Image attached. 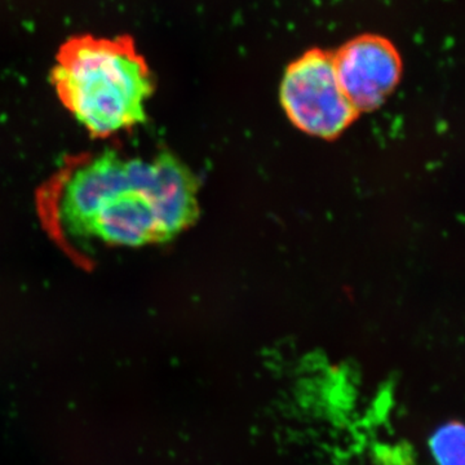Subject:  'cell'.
<instances>
[{"label": "cell", "instance_id": "6da1fadb", "mask_svg": "<svg viewBox=\"0 0 465 465\" xmlns=\"http://www.w3.org/2000/svg\"><path fill=\"white\" fill-rule=\"evenodd\" d=\"M52 84L76 122L100 137L143 124L154 91L148 64L127 35L69 39L58 51Z\"/></svg>", "mask_w": 465, "mask_h": 465}, {"label": "cell", "instance_id": "7a4b0ae2", "mask_svg": "<svg viewBox=\"0 0 465 465\" xmlns=\"http://www.w3.org/2000/svg\"><path fill=\"white\" fill-rule=\"evenodd\" d=\"M280 97L292 124L322 139L339 136L360 114L339 84L332 54L323 50H309L287 66Z\"/></svg>", "mask_w": 465, "mask_h": 465}, {"label": "cell", "instance_id": "3957f363", "mask_svg": "<svg viewBox=\"0 0 465 465\" xmlns=\"http://www.w3.org/2000/svg\"><path fill=\"white\" fill-rule=\"evenodd\" d=\"M339 84L358 113L371 112L400 84L402 58L396 45L376 34H363L332 54Z\"/></svg>", "mask_w": 465, "mask_h": 465}, {"label": "cell", "instance_id": "277c9868", "mask_svg": "<svg viewBox=\"0 0 465 465\" xmlns=\"http://www.w3.org/2000/svg\"><path fill=\"white\" fill-rule=\"evenodd\" d=\"M128 188L127 159L104 152L66 177L56 202L58 225L72 240L90 241L92 220L100 208Z\"/></svg>", "mask_w": 465, "mask_h": 465}, {"label": "cell", "instance_id": "5b68a950", "mask_svg": "<svg viewBox=\"0 0 465 465\" xmlns=\"http://www.w3.org/2000/svg\"><path fill=\"white\" fill-rule=\"evenodd\" d=\"M130 182L148 197L157 217L159 240L176 237L194 222L198 213L197 183L188 168L173 155L130 159Z\"/></svg>", "mask_w": 465, "mask_h": 465}, {"label": "cell", "instance_id": "8992f818", "mask_svg": "<svg viewBox=\"0 0 465 465\" xmlns=\"http://www.w3.org/2000/svg\"><path fill=\"white\" fill-rule=\"evenodd\" d=\"M92 240L122 247L161 242L157 217L148 197L131 186L109 198L92 220Z\"/></svg>", "mask_w": 465, "mask_h": 465}, {"label": "cell", "instance_id": "52a82bcc", "mask_svg": "<svg viewBox=\"0 0 465 465\" xmlns=\"http://www.w3.org/2000/svg\"><path fill=\"white\" fill-rule=\"evenodd\" d=\"M430 449L439 465H464V425L450 421L430 439Z\"/></svg>", "mask_w": 465, "mask_h": 465}]
</instances>
